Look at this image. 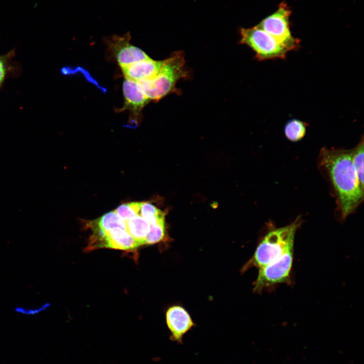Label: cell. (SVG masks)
<instances>
[{
    "label": "cell",
    "mask_w": 364,
    "mask_h": 364,
    "mask_svg": "<svg viewBox=\"0 0 364 364\" xmlns=\"http://www.w3.org/2000/svg\"><path fill=\"white\" fill-rule=\"evenodd\" d=\"M142 202H131L124 204L117 207L114 211L124 220L140 215Z\"/></svg>",
    "instance_id": "18"
},
{
    "label": "cell",
    "mask_w": 364,
    "mask_h": 364,
    "mask_svg": "<svg viewBox=\"0 0 364 364\" xmlns=\"http://www.w3.org/2000/svg\"><path fill=\"white\" fill-rule=\"evenodd\" d=\"M50 305V303L46 302L36 308H27L21 306H17L14 308V311L22 314L34 315L45 311Z\"/></svg>",
    "instance_id": "19"
},
{
    "label": "cell",
    "mask_w": 364,
    "mask_h": 364,
    "mask_svg": "<svg viewBox=\"0 0 364 364\" xmlns=\"http://www.w3.org/2000/svg\"><path fill=\"white\" fill-rule=\"evenodd\" d=\"M240 43L250 47L259 61L284 59L289 51L268 33L257 26L240 29Z\"/></svg>",
    "instance_id": "4"
},
{
    "label": "cell",
    "mask_w": 364,
    "mask_h": 364,
    "mask_svg": "<svg viewBox=\"0 0 364 364\" xmlns=\"http://www.w3.org/2000/svg\"><path fill=\"white\" fill-rule=\"evenodd\" d=\"M166 322L171 333L170 339L180 344H183L185 334L194 326L189 313L179 305H174L168 309L166 313Z\"/></svg>",
    "instance_id": "9"
},
{
    "label": "cell",
    "mask_w": 364,
    "mask_h": 364,
    "mask_svg": "<svg viewBox=\"0 0 364 364\" xmlns=\"http://www.w3.org/2000/svg\"><path fill=\"white\" fill-rule=\"evenodd\" d=\"M139 247L138 242L125 229L116 228L108 231L94 233L86 251L102 248L132 251Z\"/></svg>",
    "instance_id": "7"
},
{
    "label": "cell",
    "mask_w": 364,
    "mask_h": 364,
    "mask_svg": "<svg viewBox=\"0 0 364 364\" xmlns=\"http://www.w3.org/2000/svg\"><path fill=\"white\" fill-rule=\"evenodd\" d=\"M293 260V249L274 261L259 268L253 291L259 293L279 284H290Z\"/></svg>",
    "instance_id": "6"
},
{
    "label": "cell",
    "mask_w": 364,
    "mask_h": 364,
    "mask_svg": "<svg viewBox=\"0 0 364 364\" xmlns=\"http://www.w3.org/2000/svg\"><path fill=\"white\" fill-rule=\"evenodd\" d=\"M291 13L290 8L283 2L274 13L256 25L273 36L289 52L298 49L300 41L292 35L290 30Z\"/></svg>",
    "instance_id": "5"
},
{
    "label": "cell",
    "mask_w": 364,
    "mask_h": 364,
    "mask_svg": "<svg viewBox=\"0 0 364 364\" xmlns=\"http://www.w3.org/2000/svg\"><path fill=\"white\" fill-rule=\"evenodd\" d=\"M166 237L165 221L150 224V230L146 236L144 245H151L162 242Z\"/></svg>",
    "instance_id": "17"
},
{
    "label": "cell",
    "mask_w": 364,
    "mask_h": 364,
    "mask_svg": "<svg viewBox=\"0 0 364 364\" xmlns=\"http://www.w3.org/2000/svg\"><path fill=\"white\" fill-rule=\"evenodd\" d=\"M307 124L298 119H292L285 124L284 133L286 137L290 141L297 142L305 135Z\"/></svg>",
    "instance_id": "14"
},
{
    "label": "cell",
    "mask_w": 364,
    "mask_h": 364,
    "mask_svg": "<svg viewBox=\"0 0 364 364\" xmlns=\"http://www.w3.org/2000/svg\"><path fill=\"white\" fill-rule=\"evenodd\" d=\"M150 228V224L140 215L125 220V230L138 242L140 246L144 245L145 238Z\"/></svg>",
    "instance_id": "12"
},
{
    "label": "cell",
    "mask_w": 364,
    "mask_h": 364,
    "mask_svg": "<svg viewBox=\"0 0 364 364\" xmlns=\"http://www.w3.org/2000/svg\"><path fill=\"white\" fill-rule=\"evenodd\" d=\"M92 226L94 233L104 232L116 228L125 229V220L112 211L109 212L96 220Z\"/></svg>",
    "instance_id": "13"
},
{
    "label": "cell",
    "mask_w": 364,
    "mask_h": 364,
    "mask_svg": "<svg viewBox=\"0 0 364 364\" xmlns=\"http://www.w3.org/2000/svg\"><path fill=\"white\" fill-rule=\"evenodd\" d=\"M124 104L121 111L128 110L135 116H138L143 108L150 101L139 89L135 81L125 79L123 83Z\"/></svg>",
    "instance_id": "11"
},
{
    "label": "cell",
    "mask_w": 364,
    "mask_h": 364,
    "mask_svg": "<svg viewBox=\"0 0 364 364\" xmlns=\"http://www.w3.org/2000/svg\"><path fill=\"white\" fill-rule=\"evenodd\" d=\"M352 154V150L326 148L320 153L319 166L331 180L343 219L352 213L363 199V189L357 178Z\"/></svg>",
    "instance_id": "1"
},
{
    "label": "cell",
    "mask_w": 364,
    "mask_h": 364,
    "mask_svg": "<svg viewBox=\"0 0 364 364\" xmlns=\"http://www.w3.org/2000/svg\"><path fill=\"white\" fill-rule=\"evenodd\" d=\"M14 53L13 50L5 55H0V85L4 80L7 73L9 59L12 56Z\"/></svg>",
    "instance_id": "20"
},
{
    "label": "cell",
    "mask_w": 364,
    "mask_h": 364,
    "mask_svg": "<svg viewBox=\"0 0 364 364\" xmlns=\"http://www.w3.org/2000/svg\"><path fill=\"white\" fill-rule=\"evenodd\" d=\"M164 60L156 61L149 57L121 67L125 79L134 81L149 79L155 76L160 70Z\"/></svg>",
    "instance_id": "10"
},
{
    "label": "cell",
    "mask_w": 364,
    "mask_h": 364,
    "mask_svg": "<svg viewBox=\"0 0 364 364\" xmlns=\"http://www.w3.org/2000/svg\"><path fill=\"white\" fill-rule=\"evenodd\" d=\"M302 222V218L298 216L290 224L269 231L241 271L244 272L252 267L259 268L264 266L293 249L295 234Z\"/></svg>",
    "instance_id": "2"
},
{
    "label": "cell",
    "mask_w": 364,
    "mask_h": 364,
    "mask_svg": "<svg viewBox=\"0 0 364 364\" xmlns=\"http://www.w3.org/2000/svg\"><path fill=\"white\" fill-rule=\"evenodd\" d=\"M352 160L357 178L363 189V138L357 146L352 149Z\"/></svg>",
    "instance_id": "16"
},
{
    "label": "cell",
    "mask_w": 364,
    "mask_h": 364,
    "mask_svg": "<svg viewBox=\"0 0 364 364\" xmlns=\"http://www.w3.org/2000/svg\"><path fill=\"white\" fill-rule=\"evenodd\" d=\"M129 32L122 35H113L106 40L108 49L120 67L148 58L140 48L130 42Z\"/></svg>",
    "instance_id": "8"
},
{
    "label": "cell",
    "mask_w": 364,
    "mask_h": 364,
    "mask_svg": "<svg viewBox=\"0 0 364 364\" xmlns=\"http://www.w3.org/2000/svg\"><path fill=\"white\" fill-rule=\"evenodd\" d=\"M185 64L184 53H173L164 60L162 68L155 76L138 81L136 84L150 100L159 101L174 90L179 80L187 76Z\"/></svg>",
    "instance_id": "3"
},
{
    "label": "cell",
    "mask_w": 364,
    "mask_h": 364,
    "mask_svg": "<svg viewBox=\"0 0 364 364\" xmlns=\"http://www.w3.org/2000/svg\"><path fill=\"white\" fill-rule=\"evenodd\" d=\"M140 215L150 224L165 221V213L149 202H142Z\"/></svg>",
    "instance_id": "15"
}]
</instances>
